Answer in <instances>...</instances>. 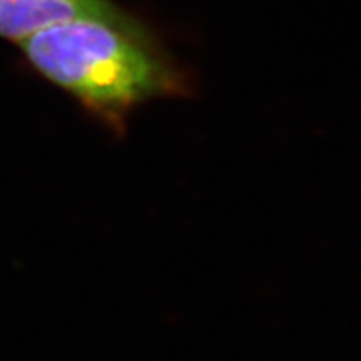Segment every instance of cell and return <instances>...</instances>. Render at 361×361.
Listing matches in <instances>:
<instances>
[{"mask_svg": "<svg viewBox=\"0 0 361 361\" xmlns=\"http://www.w3.org/2000/svg\"><path fill=\"white\" fill-rule=\"evenodd\" d=\"M75 19L137 27L109 0H0V35L17 42L45 27Z\"/></svg>", "mask_w": 361, "mask_h": 361, "instance_id": "7a4b0ae2", "label": "cell"}, {"mask_svg": "<svg viewBox=\"0 0 361 361\" xmlns=\"http://www.w3.org/2000/svg\"><path fill=\"white\" fill-rule=\"evenodd\" d=\"M19 44L44 78L116 133L124 130L134 107L186 90L141 27L75 19L45 27Z\"/></svg>", "mask_w": 361, "mask_h": 361, "instance_id": "6da1fadb", "label": "cell"}]
</instances>
